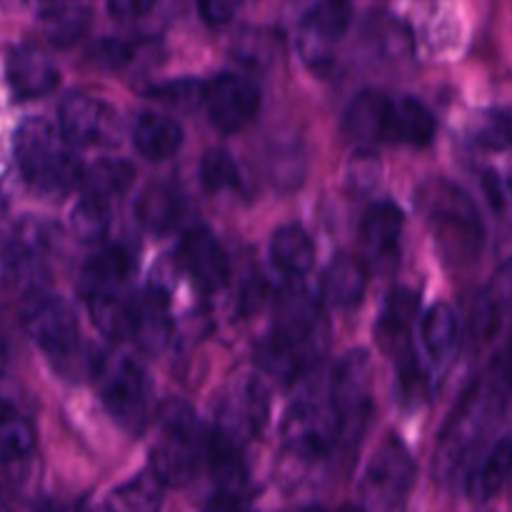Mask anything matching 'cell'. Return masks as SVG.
<instances>
[{
  "label": "cell",
  "instance_id": "cell-1",
  "mask_svg": "<svg viewBox=\"0 0 512 512\" xmlns=\"http://www.w3.org/2000/svg\"><path fill=\"white\" fill-rule=\"evenodd\" d=\"M320 300L305 288L285 293L275 328L258 348V363L273 378L293 383L318 365L325 345V320Z\"/></svg>",
  "mask_w": 512,
  "mask_h": 512
},
{
  "label": "cell",
  "instance_id": "cell-2",
  "mask_svg": "<svg viewBox=\"0 0 512 512\" xmlns=\"http://www.w3.org/2000/svg\"><path fill=\"white\" fill-rule=\"evenodd\" d=\"M415 203L443 258L453 265H468L483 250L485 228L473 198L448 178H428L420 183Z\"/></svg>",
  "mask_w": 512,
  "mask_h": 512
},
{
  "label": "cell",
  "instance_id": "cell-3",
  "mask_svg": "<svg viewBox=\"0 0 512 512\" xmlns=\"http://www.w3.org/2000/svg\"><path fill=\"white\" fill-rule=\"evenodd\" d=\"M13 158L20 178L35 193L63 195L83 180L70 140L45 118H28L15 128Z\"/></svg>",
  "mask_w": 512,
  "mask_h": 512
},
{
  "label": "cell",
  "instance_id": "cell-4",
  "mask_svg": "<svg viewBox=\"0 0 512 512\" xmlns=\"http://www.w3.org/2000/svg\"><path fill=\"white\" fill-rule=\"evenodd\" d=\"M208 455V440L193 408L180 400H168L160 408L158 440L150 453V470L163 485H185L198 473L200 460Z\"/></svg>",
  "mask_w": 512,
  "mask_h": 512
},
{
  "label": "cell",
  "instance_id": "cell-5",
  "mask_svg": "<svg viewBox=\"0 0 512 512\" xmlns=\"http://www.w3.org/2000/svg\"><path fill=\"white\" fill-rule=\"evenodd\" d=\"M93 380L110 418L128 433H143L148 423L150 383L135 358L103 350L93 358Z\"/></svg>",
  "mask_w": 512,
  "mask_h": 512
},
{
  "label": "cell",
  "instance_id": "cell-6",
  "mask_svg": "<svg viewBox=\"0 0 512 512\" xmlns=\"http://www.w3.org/2000/svg\"><path fill=\"white\" fill-rule=\"evenodd\" d=\"M20 325L53 363H68L80 350L75 313L63 298L48 290L33 288L25 293L20 303Z\"/></svg>",
  "mask_w": 512,
  "mask_h": 512
},
{
  "label": "cell",
  "instance_id": "cell-7",
  "mask_svg": "<svg viewBox=\"0 0 512 512\" xmlns=\"http://www.w3.org/2000/svg\"><path fill=\"white\" fill-rule=\"evenodd\" d=\"M268 408L270 393L263 380L255 375L235 378L220 393L218 405H215L213 430L208 438L245 450V445L263 430L265 420H268Z\"/></svg>",
  "mask_w": 512,
  "mask_h": 512
},
{
  "label": "cell",
  "instance_id": "cell-8",
  "mask_svg": "<svg viewBox=\"0 0 512 512\" xmlns=\"http://www.w3.org/2000/svg\"><path fill=\"white\" fill-rule=\"evenodd\" d=\"M415 465L400 438L388 435L360 478V505L370 512H393L410 493Z\"/></svg>",
  "mask_w": 512,
  "mask_h": 512
},
{
  "label": "cell",
  "instance_id": "cell-9",
  "mask_svg": "<svg viewBox=\"0 0 512 512\" xmlns=\"http://www.w3.org/2000/svg\"><path fill=\"white\" fill-rule=\"evenodd\" d=\"M280 438L298 460H323L343 443V423L330 403L300 400L285 410Z\"/></svg>",
  "mask_w": 512,
  "mask_h": 512
},
{
  "label": "cell",
  "instance_id": "cell-10",
  "mask_svg": "<svg viewBox=\"0 0 512 512\" xmlns=\"http://www.w3.org/2000/svg\"><path fill=\"white\" fill-rule=\"evenodd\" d=\"M370 355L365 350H350L335 365L330 378V405L343 423V443L358 440L370 420Z\"/></svg>",
  "mask_w": 512,
  "mask_h": 512
},
{
  "label": "cell",
  "instance_id": "cell-11",
  "mask_svg": "<svg viewBox=\"0 0 512 512\" xmlns=\"http://www.w3.org/2000/svg\"><path fill=\"white\" fill-rule=\"evenodd\" d=\"M353 20V0H318L298 25L300 58L313 70L333 63L335 45Z\"/></svg>",
  "mask_w": 512,
  "mask_h": 512
},
{
  "label": "cell",
  "instance_id": "cell-12",
  "mask_svg": "<svg viewBox=\"0 0 512 512\" xmlns=\"http://www.w3.org/2000/svg\"><path fill=\"white\" fill-rule=\"evenodd\" d=\"M200 103L213 128L220 133H238L258 115L260 93L243 75L220 73L200 85Z\"/></svg>",
  "mask_w": 512,
  "mask_h": 512
},
{
  "label": "cell",
  "instance_id": "cell-13",
  "mask_svg": "<svg viewBox=\"0 0 512 512\" xmlns=\"http://www.w3.org/2000/svg\"><path fill=\"white\" fill-rule=\"evenodd\" d=\"M60 130L73 145H115L120 138V118L105 100L73 93L60 105Z\"/></svg>",
  "mask_w": 512,
  "mask_h": 512
},
{
  "label": "cell",
  "instance_id": "cell-14",
  "mask_svg": "<svg viewBox=\"0 0 512 512\" xmlns=\"http://www.w3.org/2000/svg\"><path fill=\"white\" fill-rule=\"evenodd\" d=\"M180 265L203 290H220L228 285L230 260L220 240L208 228H193L180 240Z\"/></svg>",
  "mask_w": 512,
  "mask_h": 512
},
{
  "label": "cell",
  "instance_id": "cell-15",
  "mask_svg": "<svg viewBox=\"0 0 512 512\" xmlns=\"http://www.w3.org/2000/svg\"><path fill=\"white\" fill-rule=\"evenodd\" d=\"M53 233L35 218H23L10 230L5 243V273L15 280H35L43 275Z\"/></svg>",
  "mask_w": 512,
  "mask_h": 512
},
{
  "label": "cell",
  "instance_id": "cell-16",
  "mask_svg": "<svg viewBox=\"0 0 512 512\" xmlns=\"http://www.w3.org/2000/svg\"><path fill=\"white\" fill-rule=\"evenodd\" d=\"M5 75H8V85L18 100L48 95L60 83V70L55 68L50 55L30 43L10 48L8 60H5Z\"/></svg>",
  "mask_w": 512,
  "mask_h": 512
},
{
  "label": "cell",
  "instance_id": "cell-17",
  "mask_svg": "<svg viewBox=\"0 0 512 512\" xmlns=\"http://www.w3.org/2000/svg\"><path fill=\"white\" fill-rule=\"evenodd\" d=\"M405 218L395 203H375L365 213L360 225V238L370 260L378 265L395 263L400 253V238H403Z\"/></svg>",
  "mask_w": 512,
  "mask_h": 512
},
{
  "label": "cell",
  "instance_id": "cell-18",
  "mask_svg": "<svg viewBox=\"0 0 512 512\" xmlns=\"http://www.w3.org/2000/svg\"><path fill=\"white\" fill-rule=\"evenodd\" d=\"M368 288V265L355 255H335L320 278V298L333 308H355Z\"/></svg>",
  "mask_w": 512,
  "mask_h": 512
},
{
  "label": "cell",
  "instance_id": "cell-19",
  "mask_svg": "<svg viewBox=\"0 0 512 512\" xmlns=\"http://www.w3.org/2000/svg\"><path fill=\"white\" fill-rule=\"evenodd\" d=\"M390 105L393 98L380 90H363L345 110L343 128L358 143H388Z\"/></svg>",
  "mask_w": 512,
  "mask_h": 512
},
{
  "label": "cell",
  "instance_id": "cell-20",
  "mask_svg": "<svg viewBox=\"0 0 512 512\" xmlns=\"http://www.w3.org/2000/svg\"><path fill=\"white\" fill-rule=\"evenodd\" d=\"M420 313V295L410 288H393L378 313V343L385 350L400 353V345L408 348V333Z\"/></svg>",
  "mask_w": 512,
  "mask_h": 512
},
{
  "label": "cell",
  "instance_id": "cell-21",
  "mask_svg": "<svg viewBox=\"0 0 512 512\" xmlns=\"http://www.w3.org/2000/svg\"><path fill=\"white\" fill-rule=\"evenodd\" d=\"M512 478V435L500 438L493 448L485 453L483 463L475 465L468 473V498L473 503H488Z\"/></svg>",
  "mask_w": 512,
  "mask_h": 512
},
{
  "label": "cell",
  "instance_id": "cell-22",
  "mask_svg": "<svg viewBox=\"0 0 512 512\" xmlns=\"http://www.w3.org/2000/svg\"><path fill=\"white\" fill-rule=\"evenodd\" d=\"M183 210V195L165 183L148 185L135 200V220L153 235L170 233L183 220Z\"/></svg>",
  "mask_w": 512,
  "mask_h": 512
},
{
  "label": "cell",
  "instance_id": "cell-23",
  "mask_svg": "<svg viewBox=\"0 0 512 512\" xmlns=\"http://www.w3.org/2000/svg\"><path fill=\"white\" fill-rule=\"evenodd\" d=\"M133 145L148 160H168L183 145V128L168 115L145 110L133 123Z\"/></svg>",
  "mask_w": 512,
  "mask_h": 512
},
{
  "label": "cell",
  "instance_id": "cell-24",
  "mask_svg": "<svg viewBox=\"0 0 512 512\" xmlns=\"http://www.w3.org/2000/svg\"><path fill=\"white\" fill-rule=\"evenodd\" d=\"M270 260L285 278L303 280L315 265V245L300 225H283L270 240Z\"/></svg>",
  "mask_w": 512,
  "mask_h": 512
},
{
  "label": "cell",
  "instance_id": "cell-25",
  "mask_svg": "<svg viewBox=\"0 0 512 512\" xmlns=\"http://www.w3.org/2000/svg\"><path fill=\"white\" fill-rule=\"evenodd\" d=\"M435 135V118L420 100L410 95L393 98L390 105V125H388V143L395 145H428Z\"/></svg>",
  "mask_w": 512,
  "mask_h": 512
},
{
  "label": "cell",
  "instance_id": "cell-26",
  "mask_svg": "<svg viewBox=\"0 0 512 512\" xmlns=\"http://www.w3.org/2000/svg\"><path fill=\"white\" fill-rule=\"evenodd\" d=\"M133 273V258L125 248H103L80 270V288L85 298L90 295L115 293Z\"/></svg>",
  "mask_w": 512,
  "mask_h": 512
},
{
  "label": "cell",
  "instance_id": "cell-27",
  "mask_svg": "<svg viewBox=\"0 0 512 512\" xmlns=\"http://www.w3.org/2000/svg\"><path fill=\"white\" fill-rule=\"evenodd\" d=\"M23 3L35 20L45 25L50 40L58 45H68L80 38L88 23V13L80 0H23Z\"/></svg>",
  "mask_w": 512,
  "mask_h": 512
},
{
  "label": "cell",
  "instance_id": "cell-28",
  "mask_svg": "<svg viewBox=\"0 0 512 512\" xmlns=\"http://www.w3.org/2000/svg\"><path fill=\"white\" fill-rule=\"evenodd\" d=\"M420 340L435 365H445L458 350L460 340V320L450 305L435 303L420 323Z\"/></svg>",
  "mask_w": 512,
  "mask_h": 512
},
{
  "label": "cell",
  "instance_id": "cell-29",
  "mask_svg": "<svg viewBox=\"0 0 512 512\" xmlns=\"http://www.w3.org/2000/svg\"><path fill=\"white\" fill-rule=\"evenodd\" d=\"M88 315L95 328L108 340L123 343L138 335V310L135 303H125L118 298V293L90 295L88 298Z\"/></svg>",
  "mask_w": 512,
  "mask_h": 512
},
{
  "label": "cell",
  "instance_id": "cell-30",
  "mask_svg": "<svg viewBox=\"0 0 512 512\" xmlns=\"http://www.w3.org/2000/svg\"><path fill=\"white\" fill-rule=\"evenodd\" d=\"M160 505H163V483L150 470L110 490L98 512H158Z\"/></svg>",
  "mask_w": 512,
  "mask_h": 512
},
{
  "label": "cell",
  "instance_id": "cell-31",
  "mask_svg": "<svg viewBox=\"0 0 512 512\" xmlns=\"http://www.w3.org/2000/svg\"><path fill=\"white\" fill-rule=\"evenodd\" d=\"M70 228L83 243H100L110 230V205L100 195L85 193L70 213Z\"/></svg>",
  "mask_w": 512,
  "mask_h": 512
},
{
  "label": "cell",
  "instance_id": "cell-32",
  "mask_svg": "<svg viewBox=\"0 0 512 512\" xmlns=\"http://www.w3.org/2000/svg\"><path fill=\"white\" fill-rule=\"evenodd\" d=\"M395 390H398V400L405 408H418V405H423L430 395V378L410 345L403 348V353H398Z\"/></svg>",
  "mask_w": 512,
  "mask_h": 512
},
{
  "label": "cell",
  "instance_id": "cell-33",
  "mask_svg": "<svg viewBox=\"0 0 512 512\" xmlns=\"http://www.w3.org/2000/svg\"><path fill=\"white\" fill-rule=\"evenodd\" d=\"M35 448V433L28 420L13 408H5L3 433H0V453H3L5 468L13 463H23L30 458Z\"/></svg>",
  "mask_w": 512,
  "mask_h": 512
},
{
  "label": "cell",
  "instance_id": "cell-34",
  "mask_svg": "<svg viewBox=\"0 0 512 512\" xmlns=\"http://www.w3.org/2000/svg\"><path fill=\"white\" fill-rule=\"evenodd\" d=\"M133 178L135 170L125 160H103V163H95L88 173H83V183L88 193L100 195L105 200L110 195L125 193Z\"/></svg>",
  "mask_w": 512,
  "mask_h": 512
},
{
  "label": "cell",
  "instance_id": "cell-35",
  "mask_svg": "<svg viewBox=\"0 0 512 512\" xmlns=\"http://www.w3.org/2000/svg\"><path fill=\"white\" fill-rule=\"evenodd\" d=\"M200 183L208 193H228L240 185V168L225 150H208L200 160Z\"/></svg>",
  "mask_w": 512,
  "mask_h": 512
},
{
  "label": "cell",
  "instance_id": "cell-36",
  "mask_svg": "<svg viewBox=\"0 0 512 512\" xmlns=\"http://www.w3.org/2000/svg\"><path fill=\"white\" fill-rule=\"evenodd\" d=\"M473 138L485 150H512V108H493L478 115Z\"/></svg>",
  "mask_w": 512,
  "mask_h": 512
},
{
  "label": "cell",
  "instance_id": "cell-37",
  "mask_svg": "<svg viewBox=\"0 0 512 512\" xmlns=\"http://www.w3.org/2000/svg\"><path fill=\"white\" fill-rule=\"evenodd\" d=\"M148 40H120V38H108L100 40L93 45V60L103 68L110 70H125L130 65L143 63V58L148 55Z\"/></svg>",
  "mask_w": 512,
  "mask_h": 512
},
{
  "label": "cell",
  "instance_id": "cell-38",
  "mask_svg": "<svg viewBox=\"0 0 512 512\" xmlns=\"http://www.w3.org/2000/svg\"><path fill=\"white\" fill-rule=\"evenodd\" d=\"M500 325V300L493 293L478 295L470 310V338L475 343H485L495 335Z\"/></svg>",
  "mask_w": 512,
  "mask_h": 512
},
{
  "label": "cell",
  "instance_id": "cell-39",
  "mask_svg": "<svg viewBox=\"0 0 512 512\" xmlns=\"http://www.w3.org/2000/svg\"><path fill=\"white\" fill-rule=\"evenodd\" d=\"M160 0H105L108 15L115 23L138 25L158 10Z\"/></svg>",
  "mask_w": 512,
  "mask_h": 512
},
{
  "label": "cell",
  "instance_id": "cell-40",
  "mask_svg": "<svg viewBox=\"0 0 512 512\" xmlns=\"http://www.w3.org/2000/svg\"><path fill=\"white\" fill-rule=\"evenodd\" d=\"M200 18L213 28H223L238 15L243 0H195Z\"/></svg>",
  "mask_w": 512,
  "mask_h": 512
},
{
  "label": "cell",
  "instance_id": "cell-41",
  "mask_svg": "<svg viewBox=\"0 0 512 512\" xmlns=\"http://www.w3.org/2000/svg\"><path fill=\"white\" fill-rule=\"evenodd\" d=\"M495 298L500 303H512V260L503 265V270L498 273V280H495Z\"/></svg>",
  "mask_w": 512,
  "mask_h": 512
},
{
  "label": "cell",
  "instance_id": "cell-42",
  "mask_svg": "<svg viewBox=\"0 0 512 512\" xmlns=\"http://www.w3.org/2000/svg\"><path fill=\"white\" fill-rule=\"evenodd\" d=\"M33 512H65V508L55 503H43V505H35Z\"/></svg>",
  "mask_w": 512,
  "mask_h": 512
},
{
  "label": "cell",
  "instance_id": "cell-43",
  "mask_svg": "<svg viewBox=\"0 0 512 512\" xmlns=\"http://www.w3.org/2000/svg\"><path fill=\"white\" fill-rule=\"evenodd\" d=\"M338 512H370V510L363 508V505H345V508H340Z\"/></svg>",
  "mask_w": 512,
  "mask_h": 512
},
{
  "label": "cell",
  "instance_id": "cell-44",
  "mask_svg": "<svg viewBox=\"0 0 512 512\" xmlns=\"http://www.w3.org/2000/svg\"><path fill=\"white\" fill-rule=\"evenodd\" d=\"M508 188H510V195H512V178H510V185H508Z\"/></svg>",
  "mask_w": 512,
  "mask_h": 512
}]
</instances>
